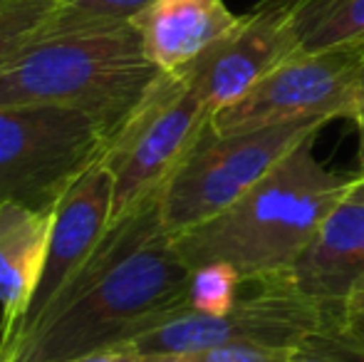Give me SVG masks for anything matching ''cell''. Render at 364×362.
Here are the masks:
<instances>
[{
    "label": "cell",
    "mask_w": 364,
    "mask_h": 362,
    "mask_svg": "<svg viewBox=\"0 0 364 362\" xmlns=\"http://www.w3.org/2000/svg\"><path fill=\"white\" fill-rule=\"evenodd\" d=\"M161 193H151L107 226L43 315L0 350V362H70L124 345L191 308L193 268L164 223Z\"/></svg>",
    "instance_id": "1"
},
{
    "label": "cell",
    "mask_w": 364,
    "mask_h": 362,
    "mask_svg": "<svg viewBox=\"0 0 364 362\" xmlns=\"http://www.w3.org/2000/svg\"><path fill=\"white\" fill-rule=\"evenodd\" d=\"M161 70L146 58L132 23L82 20L63 13L0 65V107H68L124 124Z\"/></svg>",
    "instance_id": "2"
},
{
    "label": "cell",
    "mask_w": 364,
    "mask_h": 362,
    "mask_svg": "<svg viewBox=\"0 0 364 362\" xmlns=\"http://www.w3.org/2000/svg\"><path fill=\"white\" fill-rule=\"evenodd\" d=\"M305 139L270 174L208 221L173 236L191 268L230 263L243 278L285 273L330 211L347 198L355 174L330 171Z\"/></svg>",
    "instance_id": "3"
},
{
    "label": "cell",
    "mask_w": 364,
    "mask_h": 362,
    "mask_svg": "<svg viewBox=\"0 0 364 362\" xmlns=\"http://www.w3.org/2000/svg\"><path fill=\"white\" fill-rule=\"evenodd\" d=\"M325 124L330 122L292 119L230 134H218L208 124L164 186L161 216L171 236L208 221L238 201L302 142L320 134Z\"/></svg>",
    "instance_id": "4"
},
{
    "label": "cell",
    "mask_w": 364,
    "mask_h": 362,
    "mask_svg": "<svg viewBox=\"0 0 364 362\" xmlns=\"http://www.w3.org/2000/svg\"><path fill=\"white\" fill-rule=\"evenodd\" d=\"M213 112L183 73H161L105 149L112 171V221L164 191L211 124Z\"/></svg>",
    "instance_id": "5"
},
{
    "label": "cell",
    "mask_w": 364,
    "mask_h": 362,
    "mask_svg": "<svg viewBox=\"0 0 364 362\" xmlns=\"http://www.w3.org/2000/svg\"><path fill=\"white\" fill-rule=\"evenodd\" d=\"M109 144L100 119L68 107H0V203L53 211Z\"/></svg>",
    "instance_id": "6"
},
{
    "label": "cell",
    "mask_w": 364,
    "mask_h": 362,
    "mask_svg": "<svg viewBox=\"0 0 364 362\" xmlns=\"http://www.w3.org/2000/svg\"><path fill=\"white\" fill-rule=\"evenodd\" d=\"M330 323H342V318L290 290L280 273L255 275L243 278V290L228 313L206 315L186 308L134 335L122 348L139 355H178L228 343L290 348L302 335Z\"/></svg>",
    "instance_id": "7"
},
{
    "label": "cell",
    "mask_w": 364,
    "mask_h": 362,
    "mask_svg": "<svg viewBox=\"0 0 364 362\" xmlns=\"http://www.w3.org/2000/svg\"><path fill=\"white\" fill-rule=\"evenodd\" d=\"M364 43L297 53L213 115L218 134L292 119H352L362 100Z\"/></svg>",
    "instance_id": "8"
},
{
    "label": "cell",
    "mask_w": 364,
    "mask_h": 362,
    "mask_svg": "<svg viewBox=\"0 0 364 362\" xmlns=\"http://www.w3.org/2000/svg\"><path fill=\"white\" fill-rule=\"evenodd\" d=\"M335 0H260L235 28L178 73L186 75L208 110L233 105L278 65L302 53L325 10Z\"/></svg>",
    "instance_id": "9"
},
{
    "label": "cell",
    "mask_w": 364,
    "mask_h": 362,
    "mask_svg": "<svg viewBox=\"0 0 364 362\" xmlns=\"http://www.w3.org/2000/svg\"><path fill=\"white\" fill-rule=\"evenodd\" d=\"M109 218H112V171L107 166L105 156H100L95 164L82 171L80 179L55 203L43 273H40L38 288H35V295L30 300L28 315L20 323V328L15 330L13 340L20 338L43 315V310L50 305V300L60 293V288L68 283L70 275L82 266V261L90 256V251L105 236L107 226H109Z\"/></svg>",
    "instance_id": "10"
},
{
    "label": "cell",
    "mask_w": 364,
    "mask_h": 362,
    "mask_svg": "<svg viewBox=\"0 0 364 362\" xmlns=\"http://www.w3.org/2000/svg\"><path fill=\"white\" fill-rule=\"evenodd\" d=\"M280 278L297 295L340 315L364 278V201L347 196L337 203Z\"/></svg>",
    "instance_id": "11"
},
{
    "label": "cell",
    "mask_w": 364,
    "mask_h": 362,
    "mask_svg": "<svg viewBox=\"0 0 364 362\" xmlns=\"http://www.w3.org/2000/svg\"><path fill=\"white\" fill-rule=\"evenodd\" d=\"M240 15L223 0H154L132 25L146 58L161 73H178L235 28Z\"/></svg>",
    "instance_id": "12"
},
{
    "label": "cell",
    "mask_w": 364,
    "mask_h": 362,
    "mask_svg": "<svg viewBox=\"0 0 364 362\" xmlns=\"http://www.w3.org/2000/svg\"><path fill=\"white\" fill-rule=\"evenodd\" d=\"M53 211L0 203V348L25 320L43 273Z\"/></svg>",
    "instance_id": "13"
},
{
    "label": "cell",
    "mask_w": 364,
    "mask_h": 362,
    "mask_svg": "<svg viewBox=\"0 0 364 362\" xmlns=\"http://www.w3.org/2000/svg\"><path fill=\"white\" fill-rule=\"evenodd\" d=\"M60 13V0H3L0 3V65L35 40Z\"/></svg>",
    "instance_id": "14"
},
{
    "label": "cell",
    "mask_w": 364,
    "mask_h": 362,
    "mask_svg": "<svg viewBox=\"0 0 364 362\" xmlns=\"http://www.w3.org/2000/svg\"><path fill=\"white\" fill-rule=\"evenodd\" d=\"M240 290H243V273L238 268L223 261L206 263L191 271L188 303H191V310H198V313L223 315L235 305Z\"/></svg>",
    "instance_id": "15"
},
{
    "label": "cell",
    "mask_w": 364,
    "mask_h": 362,
    "mask_svg": "<svg viewBox=\"0 0 364 362\" xmlns=\"http://www.w3.org/2000/svg\"><path fill=\"white\" fill-rule=\"evenodd\" d=\"M288 362H364V338L345 323H330L302 335L290 348Z\"/></svg>",
    "instance_id": "16"
},
{
    "label": "cell",
    "mask_w": 364,
    "mask_h": 362,
    "mask_svg": "<svg viewBox=\"0 0 364 362\" xmlns=\"http://www.w3.org/2000/svg\"><path fill=\"white\" fill-rule=\"evenodd\" d=\"M360 43H364V0H335L307 35L302 50L317 53V50Z\"/></svg>",
    "instance_id": "17"
},
{
    "label": "cell",
    "mask_w": 364,
    "mask_h": 362,
    "mask_svg": "<svg viewBox=\"0 0 364 362\" xmlns=\"http://www.w3.org/2000/svg\"><path fill=\"white\" fill-rule=\"evenodd\" d=\"M292 348V345H290ZM290 348L260 343H228L178 355H141L146 362H288Z\"/></svg>",
    "instance_id": "18"
},
{
    "label": "cell",
    "mask_w": 364,
    "mask_h": 362,
    "mask_svg": "<svg viewBox=\"0 0 364 362\" xmlns=\"http://www.w3.org/2000/svg\"><path fill=\"white\" fill-rule=\"evenodd\" d=\"M154 0H60L63 13L82 20H109V23H132Z\"/></svg>",
    "instance_id": "19"
},
{
    "label": "cell",
    "mask_w": 364,
    "mask_h": 362,
    "mask_svg": "<svg viewBox=\"0 0 364 362\" xmlns=\"http://www.w3.org/2000/svg\"><path fill=\"white\" fill-rule=\"evenodd\" d=\"M340 318L352 333L364 338V278L345 298V303H342V308H340Z\"/></svg>",
    "instance_id": "20"
},
{
    "label": "cell",
    "mask_w": 364,
    "mask_h": 362,
    "mask_svg": "<svg viewBox=\"0 0 364 362\" xmlns=\"http://www.w3.org/2000/svg\"><path fill=\"white\" fill-rule=\"evenodd\" d=\"M70 362H146L136 350L132 348H122V345H114V348H105V350H95V353H87L77 360Z\"/></svg>",
    "instance_id": "21"
},
{
    "label": "cell",
    "mask_w": 364,
    "mask_h": 362,
    "mask_svg": "<svg viewBox=\"0 0 364 362\" xmlns=\"http://www.w3.org/2000/svg\"><path fill=\"white\" fill-rule=\"evenodd\" d=\"M352 122L357 127V174H364V95L352 115Z\"/></svg>",
    "instance_id": "22"
},
{
    "label": "cell",
    "mask_w": 364,
    "mask_h": 362,
    "mask_svg": "<svg viewBox=\"0 0 364 362\" xmlns=\"http://www.w3.org/2000/svg\"><path fill=\"white\" fill-rule=\"evenodd\" d=\"M350 198H357V201H364V174H357L352 176V183H350V191H347Z\"/></svg>",
    "instance_id": "23"
},
{
    "label": "cell",
    "mask_w": 364,
    "mask_h": 362,
    "mask_svg": "<svg viewBox=\"0 0 364 362\" xmlns=\"http://www.w3.org/2000/svg\"><path fill=\"white\" fill-rule=\"evenodd\" d=\"M362 95H364V73H362Z\"/></svg>",
    "instance_id": "24"
},
{
    "label": "cell",
    "mask_w": 364,
    "mask_h": 362,
    "mask_svg": "<svg viewBox=\"0 0 364 362\" xmlns=\"http://www.w3.org/2000/svg\"><path fill=\"white\" fill-rule=\"evenodd\" d=\"M0 3H3V0H0Z\"/></svg>",
    "instance_id": "25"
}]
</instances>
